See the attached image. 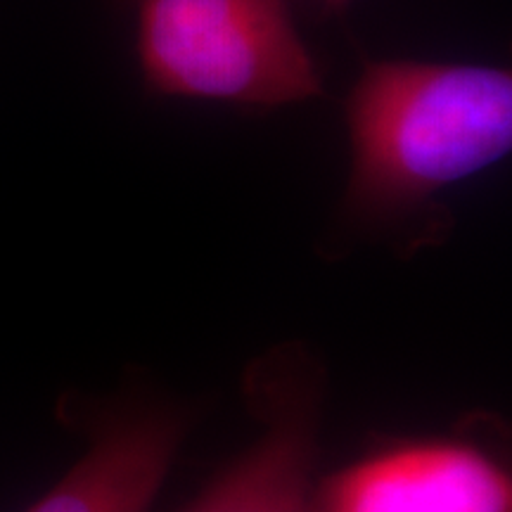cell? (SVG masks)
Returning <instances> with one entry per match:
<instances>
[{
    "label": "cell",
    "instance_id": "cell-1",
    "mask_svg": "<svg viewBox=\"0 0 512 512\" xmlns=\"http://www.w3.org/2000/svg\"><path fill=\"white\" fill-rule=\"evenodd\" d=\"M344 117L351 166L335 247L380 242L411 259L451 230L441 192L508 159L512 74L475 62L375 60Z\"/></svg>",
    "mask_w": 512,
    "mask_h": 512
},
{
    "label": "cell",
    "instance_id": "cell-2",
    "mask_svg": "<svg viewBox=\"0 0 512 512\" xmlns=\"http://www.w3.org/2000/svg\"><path fill=\"white\" fill-rule=\"evenodd\" d=\"M136 8V55L150 91L242 107L323 93L287 0H136Z\"/></svg>",
    "mask_w": 512,
    "mask_h": 512
},
{
    "label": "cell",
    "instance_id": "cell-3",
    "mask_svg": "<svg viewBox=\"0 0 512 512\" xmlns=\"http://www.w3.org/2000/svg\"><path fill=\"white\" fill-rule=\"evenodd\" d=\"M330 375L299 339L268 347L242 373L259 432L178 512H313Z\"/></svg>",
    "mask_w": 512,
    "mask_h": 512
},
{
    "label": "cell",
    "instance_id": "cell-4",
    "mask_svg": "<svg viewBox=\"0 0 512 512\" xmlns=\"http://www.w3.org/2000/svg\"><path fill=\"white\" fill-rule=\"evenodd\" d=\"M79 458L22 512H152L197 420L192 403L138 375L102 396H64Z\"/></svg>",
    "mask_w": 512,
    "mask_h": 512
},
{
    "label": "cell",
    "instance_id": "cell-5",
    "mask_svg": "<svg viewBox=\"0 0 512 512\" xmlns=\"http://www.w3.org/2000/svg\"><path fill=\"white\" fill-rule=\"evenodd\" d=\"M494 418L382 439L313 486V512H512V470Z\"/></svg>",
    "mask_w": 512,
    "mask_h": 512
},
{
    "label": "cell",
    "instance_id": "cell-6",
    "mask_svg": "<svg viewBox=\"0 0 512 512\" xmlns=\"http://www.w3.org/2000/svg\"><path fill=\"white\" fill-rule=\"evenodd\" d=\"M320 3H323L325 8H328L330 12H332V10H335V12H342V10H347V8H349L351 0H320Z\"/></svg>",
    "mask_w": 512,
    "mask_h": 512
}]
</instances>
